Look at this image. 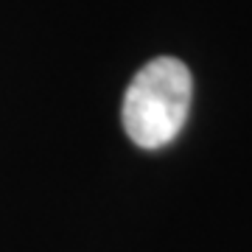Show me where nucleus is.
<instances>
[{"label": "nucleus", "mask_w": 252, "mask_h": 252, "mask_svg": "<svg viewBox=\"0 0 252 252\" xmlns=\"http://www.w3.org/2000/svg\"><path fill=\"white\" fill-rule=\"evenodd\" d=\"M193 79L174 56H157L129 81L124 95V129L140 149H162L182 132L188 121Z\"/></svg>", "instance_id": "1"}]
</instances>
